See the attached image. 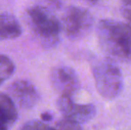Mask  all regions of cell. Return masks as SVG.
<instances>
[{"label": "cell", "instance_id": "52a82bcc", "mask_svg": "<svg viewBox=\"0 0 131 130\" xmlns=\"http://www.w3.org/2000/svg\"><path fill=\"white\" fill-rule=\"evenodd\" d=\"M8 92L14 103L24 110L33 108L39 100V94L35 86L25 80H18L13 82L9 86Z\"/></svg>", "mask_w": 131, "mask_h": 130}, {"label": "cell", "instance_id": "8992f818", "mask_svg": "<svg viewBox=\"0 0 131 130\" xmlns=\"http://www.w3.org/2000/svg\"><path fill=\"white\" fill-rule=\"evenodd\" d=\"M52 86L61 95L72 97L80 90L79 78L72 68L67 66L54 67L50 75Z\"/></svg>", "mask_w": 131, "mask_h": 130}, {"label": "cell", "instance_id": "6da1fadb", "mask_svg": "<svg viewBox=\"0 0 131 130\" xmlns=\"http://www.w3.org/2000/svg\"><path fill=\"white\" fill-rule=\"evenodd\" d=\"M99 45L107 57L131 62V26L123 21L103 19L97 26Z\"/></svg>", "mask_w": 131, "mask_h": 130}, {"label": "cell", "instance_id": "30bf717a", "mask_svg": "<svg viewBox=\"0 0 131 130\" xmlns=\"http://www.w3.org/2000/svg\"><path fill=\"white\" fill-rule=\"evenodd\" d=\"M15 71L12 61L7 56L0 54V85L10 78Z\"/></svg>", "mask_w": 131, "mask_h": 130}, {"label": "cell", "instance_id": "7c38bea8", "mask_svg": "<svg viewBox=\"0 0 131 130\" xmlns=\"http://www.w3.org/2000/svg\"><path fill=\"white\" fill-rule=\"evenodd\" d=\"M21 130H56L55 128L50 126L43 121L31 120L26 123L21 128Z\"/></svg>", "mask_w": 131, "mask_h": 130}, {"label": "cell", "instance_id": "9c48e42d", "mask_svg": "<svg viewBox=\"0 0 131 130\" xmlns=\"http://www.w3.org/2000/svg\"><path fill=\"white\" fill-rule=\"evenodd\" d=\"M21 34V25L14 15L8 13L0 15V41L15 38Z\"/></svg>", "mask_w": 131, "mask_h": 130}, {"label": "cell", "instance_id": "ba28073f", "mask_svg": "<svg viewBox=\"0 0 131 130\" xmlns=\"http://www.w3.org/2000/svg\"><path fill=\"white\" fill-rule=\"evenodd\" d=\"M17 120L15 103L8 94L0 93V130H9Z\"/></svg>", "mask_w": 131, "mask_h": 130}, {"label": "cell", "instance_id": "2e32d148", "mask_svg": "<svg viewBox=\"0 0 131 130\" xmlns=\"http://www.w3.org/2000/svg\"><path fill=\"white\" fill-rule=\"evenodd\" d=\"M87 1H89V2H94H94H97L98 0H87Z\"/></svg>", "mask_w": 131, "mask_h": 130}, {"label": "cell", "instance_id": "8fae6325", "mask_svg": "<svg viewBox=\"0 0 131 130\" xmlns=\"http://www.w3.org/2000/svg\"><path fill=\"white\" fill-rule=\"evenodd\" d=\"M54 128L56 130H83L79 123L64 117L56 123Z\"/></svg>", "mask_w": 131, "mask_h": 130}, {"label": "cell", "instance_id": "277c9868", "mask_svg": "<svg viewBox=\"0 0 131 130\" xmlns=\"http://www.w3.org/2000/svg\"><path fill=\"white\" fill-rule=\"evenodd\" d=\"M93 17L89 11L80 7L71 6L68 8L61 23V28L72 38L84 36L91 28Z\"/></svg>", "mask_w": 131, "mask_h": 130}, {"label": "cell", "instance_id": "7a4b0ae2", "mask_svg": "<svg viewBox=\"0 0 131 130\" xmlns=\"http://www.w3.org/2000/svg\"><path fill=\"white\" fill-rule=\"evenodd\" d=\"M92 73L99 94L107 100L117 97L124 88L122 72L115 61L105 57L97 61L92 68Z\"/></svg>", "mask_w": 131, "mask_h": 130}, {"label": "cell", "instance_id": "5bb4252c", "mask_svg": "<svg viewBox=\"0 0 131 130\" xmlns=\"http://www.w3.org/2000/svg\"><path fill=\"white\" fill-rule=\"evenodd\" d=\"M41 120L43 122H49L53 120V116L49 112H45L41 114Z\"/></svg>", "mask_w": 131, "mask_h": 130}, {"label": "cell", "instance_id": "9a60e30c", "mask_svg": "<svg viewBox=\"0 0 131 130\" xmlns=\"http://www.w3.org/2000/svg\"><path fill=\"white\" fill-rule=\"evenodd\" d=\"M125 5H131V0H121Z\"/></svg>", "mask_w": 131, "mask_h": 130}, {"label": "cell", "instance_id": "4fadbf2b", "mask_svg": "<svg viewBox=\"0 0 131 130\" xmlns=\"http://www.w3.org/2000/svg\"><path fill=\"white\" fill-rule=\"evenodd\" d=\"M122 14L131 25V5H125L122 9Z\"/></svg>", "mask_w": 131, "mask_h": 130}, {"label": "cell", "instance_id": "3957f363", "mask_svg": "<svg viewBox=\"0 0 131 130\" xmlns=\"http://www.w3.org/2000/svg\"><path fill=\"white\" fill-rule=\"evenodd\" d=\"M28 15L31 27L38 38L48 43H54L57 41L61 30V25L46 8L31 7L28 9Z\"/></svg>", "mask_w": 131, "mask_h": 130}, {"label": "cell", "instance_id": "5b68a950", "mask_svg": "<svg viewBox=\"0 0 131 130\" xmlns=\"http://www.w3.org/2000/svg\"><path fill=\"white\" fill-rule=\"evenodd\" d=\"M56 105L64 118L80 125L89 122L96 115V108L93 104L75 103L70 96L61 95Z\"/></svg>", "mask_w": 131, "mask_h": 130}]
</instances>
